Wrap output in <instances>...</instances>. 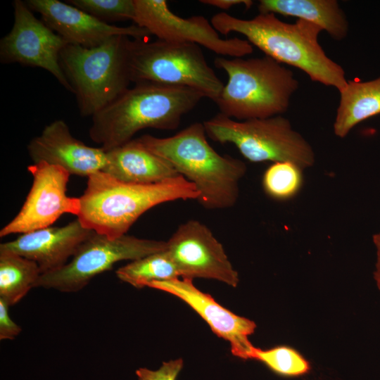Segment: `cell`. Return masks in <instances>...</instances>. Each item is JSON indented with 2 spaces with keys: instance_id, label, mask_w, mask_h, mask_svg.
Here are the masks:
<instances>
[{
  "instance_id": "21",
  "label": "cell",
  "mask_w": 380,
  "mask_h": 380,
  "mask_svg": "<svg viewBox=\"0 0 380 380\" xmlns=\"http://www.w3.org/2000/svg\"><path fill=\"white\" fill-rule=\"evenodd\" d=\"M41 274L34 261L0 251V298L10 306L18 303L35 287Z\"/></svg>"
},
{
  "instance_id": "23",
  "label": "cell",
  "mask_w": 380,
  "mask_h": 380,
  "mask_svg": "<svg viewBox=\"0 0 380 380\" xmlns=\"http://www.w3.org/2000/svg\"><path fill=\"white\" fill-rule=\"evenodd\" d=\"M303 169L291 162L273 163L265 171L262 184L267 196L277 201L295 196L303 185Z\"/></svg>"
},
{
  "instance_id": "12",
  "label": "cell",
  "mask_w": 380,
  "mask_h": 380,
  "mask_svg": "<svg viewBox=\"0 0 380 380\" xmlns=\"http://www.w3.org/2000/svg\"><path fill=\"white\" fill-rule=\"evenodd\" d=\"M27 170L32 186L18 213L1 229V237L51 227L63 214L80 213V198L67 194L70 174L66 170L40 162L28 165Z\"/></svg>"
},
{
  "instance_id": "19",
  "label": "cell",
  "mask_w": 380,
  "mask_h": 380,
  "mask_svg": "<svg viewBox=\"0 0 380 380\" xmlns=\"http://www.w3.org/2000/svg\"><path fill=\"white\" fill-rule=\"evenodd\" d=\"M260 13L280 14L312 23L341 41L348 33L346 15L336 0H260Z\"/></svg>"
},
{
  "instance_id": "11",
  "label": "cell",
  "mask_w": 380,
  "mask_h": 380,
  "mask_svg": "<svg viewBox=\"0 0 380 380\" xmlns=\"http://www.w3.org/2000/svg\"><path fill=\"white\" fill-rule=\"evenodd\" d=\"M13 5V27L0 40L1 62L43 68L73 93L60 63L61 52L68 44L43 20L37 19L25 1L15 0Z\"/></svg>"
},
{
  "instance_id": "26",
  "label": "cell",
  "mask_w": 380,
  "mask_h": 380,
  "mask_svg": "<svg viewBox=\"0 0 380 380\" xmlns=\"http://www.w3.org/2000/svg\"><path fill=\"white\" fill-rule=\"evenodd\" d=\"M183 367L182 359L164 362L156 370L139 368L136 371L138 380H176Z\"/></svg>"
},
{
  "instance_id": "17",
  "label": "cell",
  "mask_w": 380,
  "mask_h": 380,
  "mask_svg": "<svg viewBox=\"0 0 380 380\" xmlns=\"http://www.w3.org/2000/svg\"><path fill=\"white\" fill-rule=\"evenodd\" d=\"M93 232L77 219L63 227H48L22 234L1 243L0 251L34 261L44 274L63 267Z\"/></svg>"
},
{
  "instance_id": "3",
  "label": "cell",
  "mask_w": 380,
  "mask_h": 380,
  "mask_svg": "<svg viewBox=\"0 0 380 380\" xmlns=\"http://www.w3.org/2000/svg\"><path fill=\"white\" fill-rule=\"evenodd\" d=\"M203 98L189 87L136 83L91 117L90 139L109 151L144 129H175Z\"/></svg>"
},
{
  "instance_id": "2",
  "label": "cell",
  "mask_w": 380,
  "mask_h": 380,
  "mask_svg": "<svg viewBox=\"0 0 380 380\" xmlns=\"http://www.w3.org/2000/svg\"><path fill=\"white\" fill-rule=\"evenodd\" d=\"M203 122H194L165 138L144 134L138 140L167 161L199 193L198 202L208 210L233 207L239 196V182L247 167L244 162L219 154L210 145Z\"/></svg>"
},
{
  "instance_id": "27",
  "label": "cell",
  "mask_w": 380,
  "mask_h": 380,
  "mask_svg": "<svg viewBox=\"0 0 380 380\" xmlns=\"http://www.w3.org/2000/svg\"><path fill=\"white\" fill-rule=\"evenodd\" d=\"M10 305L0 298V340H13L21 332V327L11 318Z\"/></svg>"
},
{
  "instance_id": "1",
  "label": "cell",
  "mask_w": 380,
  "mask_h": 380,
  "mask_svg": "<svg viewBox=\"0 0 380 380\" xmlns=\"http://www.w3.org/2000/svg\"><path fill=\"white\" fill-rule=\"evenodd\" d=\"M210 23L222 34L243 35L265 56L298 68L313 82L338 91L347 84L343 68L328 57L319 44L322 29L312 23L298 19L288 23L274 13H260L251 19H241L226 12L215 14Z\"/></svg>"
},
{
  "instance_id": "25",
  "label": "cell",
  "mask_w": 380,
  "mask_h": 380,
  "mask_svg": "<svg viewBox=\"0 0 380 380\" xmlns=\"http://www.w3.org/2000/svg\"><path fill=\"white\" fill-rule=\"evenodd\" d=\"M66 2L106 23L133 20L135 15L134 0H69Z\"/></svg>"
},
{
  "instance_id": "18",
  "label": "cell",
  "mask_w": 380,
  "mask_h": 380,
  "mask_svg": "<svg viewBox=\"0 0 380 380\" xmlns=\"http://www.w3.org/2000/svg\"><path fill=\"white\" fill-rule=\"evenodd\" d=\"M106 151L102 172L125 183L150 184L179 176L164 159L147 149L138 139Z\"/></svg>"
},
{
  "instance_id": "16",
  "label": "cell",
  "mask_w": 380,
  "mask_h": 380,
  "mask_svg": "<svg viewBox=\"0 0 380 380\" xmlns=\"http://www.w3.org/2000/svg\"><path fill=\"white\" fill-rule=\"evenodd\" d=\"M27 151L33 163H47L64 168L70 175L87 177L102 172L107 163L104 149L89 146L74 137L62 120L51 122L32 139Z\"/></svg>"
},
{
  "instance_id": "22",
  "label": "cell",
  "mask_w": 380,
  "mask_h": 380,
  "mask_svg": "<svg viewBox=\"0 0 380 380\" xmlns=\"http://www.w3.org/2000/svg\"><path fill=\"white\" fill-rule=\"evenodd\" d=\"M115 274L122 281L138 289L146 287L152 281L180 277L166 250L132 260L118 268Z\"/></svg>"
},
{
  "instance_id": "6",
  "label": "cell",
  "mask_w": 380,
  "mask_h": 380,
  "mask_svg": "<svg viewBox=\"0 0 380 380\" xmlns=\"http://www.w3.org/2000/svg\"><path fill=\"white\" fill-rule=\"evenodd\" d=\"M130 41L117 35L95 47L67 44L61 51L60 63L82 116L92 117L129 88Z\"/></svg>"
},
{
  "instance_id": "8",
  "label": "cell",
  "mask_w": 380,
  "mask_h": 380,
  "mask_svg": "<svg viewBox=\"0 0 380 380\" xmlns=\"http://www.w3.org/2000/svg\"><path fill=\"white\" fill-rule=\"evenodd\" d=\"M203 125L207 137L234 145L252 163L291 162L304 170L315 162L311 145L281 115L239 121L219 113Z\"/></svg>"
},
{
  "instance_id": "10",
  "label": "cell",
  "mask_w": 380,
  "mask_h": 380,
  "mask_svg": "<svg viewBox=\"0 0 380 380\" xmlns=\"http://www.w3.org/2000/svg\"><path fill=\"white\" fill-rule=\"evenodd\" d=\"M134 4L132 21L157 39L195 44L232 58L243 57L253 51L246 39L220 37L210 21L203 15L182 18L176 15L165 0H134Z\"/></svg>"
},
{
  "instance_id": "14",
  "label": "cell",
  "mask_w": 380,
  "mask_h": 380,
  "mask_svg": "<svg viewBox=\"0 0 380 380\" xmlns=\"http://www.w3.org/2000/svg\"><path fill=\"white\" fill-rule=\"evenodd\" d=\"M147 287L170 293L186 303L203 318L211 330L230 344L233 355L251 360L255 348L248 340L254 333L255 323L239 316L222 306L208 293L197 289L192 279L176 278L150 282Z\"/></svg>"
},
{
  "instance_id": "15",
  "label": "cell",
  "mask_w": 380,
  "mask_h": 380,
  "mask_svg": "<svg viewBox=\"0 0 380 380\" xmlns=\"http://www.w3.org/2000/svg\"><path fill=\"white\" fill-rule=\"evenodd\" d=\"M28 7L68 44L92 48L117 35L148 39L151 34L135 24L127 27L104 23L84 11L58 0H27Z\"/></svg>"
},
{
  "instance_id": "4",
  "label": "cell",
  "mask_w": 380,
  "mask_h": 380,
  "mask_svg": "<svg viewBox=\"0 0 380 380\" xmlns=\"http://www.w3.org/2000/svg\"><path fill=\"white\" fill-rule=\"evenodd\" d=\"M87 178L77 219L85 228L110 239L127 234L144 213L159 204L197 201L199 196L196 186L181 175L150 184L122 182L101 171Z\"/></svg>"
},
{
  "instance_id": "24",
  "label": "cell",
  "mask_w": 380,
  "mask_h": 380,
  "mask_svg": "<svg viewBox=\"0 0 380 380\" xmlns=\"http://www.w3.org/2000/svg\"><path fill=\"white\" fill-rule=\"evenodd\" d=\"M263 363L274 373L284 377H298L310 370L309 362L293 348L280 346L267 350L255 347L252 359Z\"/></svg>"
},
{
  "instance_id": "20",
  "label": "cell",
  "mask_w": 380,
  "mask_h": 380,
  "mask_svg": "<svg viewBox=\"0 0 380 380\" xmlns=\"http://www.w3.org/2000/svg\"><path fill=\"white\" fill-rule=\"evenodd\" d=\"M333 125L336 137H346L357 124L380 114V77L369 81L348 80Z\"/></svg>"
},
{
  "instance_id": "9",
  "label": "cell",
  "mask_w": 380,
  "mask_h": 380,
  "mask_svg": "<svg viewBox=\"0 0 380 380\" xmlns=\"http://www.w3.org/2000/svg\"><path fill=\"white\" fill-rule=\"evenodd\" d=\"M166 241L125 234L110 239L94 231L63 267L42 274L35 287L61 292H77L96 275L122 260H135L165 250Z\"/></svg>"
},
{
  "instance_id": "13",
  "label": "cell",
  "mask_w": 380,
  "mask_h": 380,
  "mask_svg": "<svg viewBox=\"0 0 380 380\" xmlns=\"http://www.w3.org/2000/svg\"><path fill=\"white\" fill-rule=\"evenodd\" d=\"M166 243L165 250L180 277L210 279L237 286L238 272L222 245L203 223L190 220L181 224Z\"/></svg>"
},
{
  "instance_id": "7",
  "label": "cell",
  "mask_w": 380,
  "mask_h": 380,
  "mask_svg": "<svg viewBox=\"0 0 380 380\" xmlns=\"http://www.w3.org/2000/svg\"><path fill=\"white\" fill-rule=\"evenodd\" d=\"M129 70L134 84L189 87L213 101L224 87L208 63L201 46L191 43L132 39Z\"/></svg>"
},
{
  "instance_id": "29",
  "label": "cell",
  "mask_w": 380,
  "mask_h": 380,
  "mask_svg": "<svg viewBox=\"0 0 380 380\" xmlns=\"http://www.w3.org/2000/svg\"><path fill=\"white\" fill-rule=\"evenodd\" d=\"M373 242L376 249V262L374 277L380 291V232L373 236Z\"/></svg>"
},
{
  "instance_id": "5",
  "label": "cell",
  "mask_w": 380,
  "mask_h": 380,
  "mask_svg": "<svg viewBox=\"0 0 380 380\" xmlns=\"http://www.w3.org/2000/svg\"><path fill=\"white\" fill-rule=\"evenodd\" d=\"M214 63L228 77L214 102L220 113L236 120L284 113L299 87L292 70L267 56L250 58L219 56Z\"/></svg>"
},
{
  "instance_id": "28",
  "label": "cell",
  "mask_w": 380,
  "mask_h": 380,
  "mask_svg": "<svg viewBox=\"0 0 380 380\" xmlns=\"http://www.w3.org/2000/svg\"><path fill=\"white\" fill-rule=\"evenodd\" d=\"M200 3L222 10H229L236 5H243L248 9L253 4L251 0H201Z\"/></svg>"
}]
</instances>
